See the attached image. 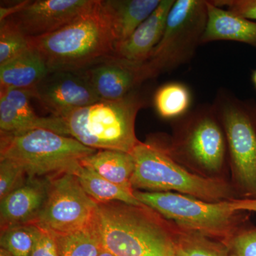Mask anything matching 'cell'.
<instances>
[{
    "label": "cell",
    "mask_w": 256,
    "mask_h": 256,
    "mask_svg": "<svg viewBox=\"0 0 256 256\" xmlns=\"http://www.w3.org/2000/svg\"><path fill=\"white\" fill-rule=\"evenodd\" d=\"M50 72L40 53L30 46L0 66V89L32 90Z\"/></svg>",
    "instance_id": "ac0fdd59"
},
{
    "label": "cell",
    "mask_w": 256,
    "mask_h": 256,
    "mask_svg": "<svg viewBox=\"0 0 256 256\" xmlns=\"http://www.w3.org/2000/svg\"><path fill=\"white\" fill-rule=\"evenodd\" d=\"M153 102L160 117L178 119L190 111L192 94L182 82H166L156 90Z\"/></svg>",
    "instance_id": "7402d4cb"
},
{
    "label": "cell",
    "mask_w": 256,
    "mask_h": 256,
    "mask_svg": "<svg viewBox=\"0 0 256 256\" xmlns=\"http://www.w3.org/2000/svg\"><path fill=\"white\" fill-rule=\"evenodd\" d=\"M95 225L102 248L114 256H173L176 226L146 205L98 203Z\"/></svg>",
    "instance_id": "6da1fadb"
},
{
    "label": "cell",
    "mask_w": 256,
    "mask_h": 256,
    "mask_svg": "<svg viewBox=\"0 0 256 256\" xmlns=\"http://www.w3.org/2000/svg\"><path fill=\"white\" fill-rule=\"evenodd\" d=\"M28 178L21 166L11 160L0 159V200L21 186Z\"/></svg>",
    "instance_id": "83f0119b"
},
{
    "label": "cell",
    "mask_w": 256,
    "mask_h": 256,
    "mask_svg": "<svg viewBox=\"0 0 256 256\" xmlns=\"http://www.w3.org/2000/svg\"><path fill=\"white\" fill-rule=\"evenodd\" d=\"M224 245L228 256H256V226L248 222Z\"/></svg>",
    "instance_id": "4316f807"
},
{
    "label": "cell",
    "mask_w": 256,
    "mask_h": 256,
    "mask_svg": "<svg viewBox=\"0 0 256 256\" xmlns=\"http://www.w3.org/2000/svg\"><path fill=\"white\" fill-rule=\"evenodd\" d=\"M134 195L166 220L223 244L249 222L248 212L234 210L230 200L208 202L174 192L139 190Z\"/></svg>",
    "instance_id": "8992f818"
},
{
    "label": "cell",
    "mask_w": 256,
    "mask_h": 256,
    "mask_svg": "<svg viewBox=\"0 0 256 256\" xmlns=\"http://www.w3.org/2000/svg\"><path fill=\"white\" fill-rule=\"evenodd\" d=\"M31 90L0 89V131L2 134H16L37 129L60 132L57 118L40 117L31 105Z\"/></svg>",
    "instance_id": "5bb4252c"
},
{
    "label": "cell",
    "mask_w": 256,
    "mask_h": 256,
    "mask_svg": "<svg viewBox=\"0 0 256 256\" xmlns=\"http://www.w3.org/2000/svg\"><path fill=\"white\" fill-rule=\"evenodd\" d=\"M80 164L96 172L110 182L134 192L131 180L134 162L130 153L116 150H97L80 160Z\"/></svg>",
    "instance_id": "ffe728a7"
},
{
    "label": "cell",
    "mask_w": 256,
    "mask_h": 256,
    "mask_svg": "<svg viewBox=\"0 0 256 256\" xmlns=\"http://www.w3.org/2000/svg\"><path fill=\"white\" fill-rule=\"evenodd\" d=\"M176 226V249L182 256H228L222 242L193 230Z\"/></svg>",
    "instance_id": "cb8c5ba5"
},
{
    "label": "cell",
    "mask_w": 256,
    "mask_h": 256,
    "mask_svg": "<svg viewBox=\"0 0 256 256\" xmlns=\"http://www.w3.org/2000/svg\"><path fill=\"white\" fill-rule=\"evenodd\" d=\"M96 0H36L20 2L5 20L28 38L48 34L72 22L88 11Z\"/></svg>",
    "instance_id": "8fae6325"
},
{
    "label": "cell",
    "mask_w": 256,
    "mask_h": 256,
    "mask_svg": "<svg viewBox=\"0 0 256 256\" xmlns=\"http://www.w3.org/2000/svg\"><path fill=\"white\" fill-rule=\"evenodd\" d=\"M134 162L131 184L134 190L176 192L208 202L237 198L238 192L218 178L194 174L175 160L164 146L140 141L130 153Z\"/></svg>",
    "instance_id": "277c9868"
},
{
    "label": "cell",
    "mask_w": 256,
    "mask_h": 256,
    "mask_svg": "<svg viewBox=\"0 0 256 256\" xmlns=\"http://www.w3.org/2000/svg\"><path fill=\"white\" fill-rule=\"evenodd\" d=\"M74 174L78 178L84 191L97 203L120 202L128 204H141L134 196V192L110 182L82 164L79 165Z\"/></svg>",
    "instance_id": "44dd1931"
},
{
    "label": "cell",
    "mask_w": 256,
    "mask_h": 256,
    "mask_svg": "<svg viewBox=\"0 0 256 256\" xmlns=\"http://www.w3.org/2000/svg\"><path fill=\"white\" fill-rule=\"evenodd\" d=\"M38 232L40 227L34 224L5 229L1 232V248L13 256H31Z\"/></svg>",
    "instance_id": "d4e9b609"
},
{
    "label": "cell",
    "mask_w": 256,
    "mask_h": 256,
    "mask_svg": "<svg viewBox=\"0 0 256 256\" xmlns=\"http://www.w3.org/2000/svg\"><path fill=\"white\" fill-rule=\"evenodd\" d=\"M146 105V99L136 90L120 100H99L58 118L63 136L84 146L131 153L140 142L134 130L136 116Z\"/></svg>",
    "instance_id": "3957f363"
},
{
    "label": "cell",
    "mask_w": 256,
    "mask_h": 256,
    "mask_svg": "<svg viewBox=\"0 0 256 256\" xmlns=\"http://www.w3.org/2000/svg\"><path fill=\"white\" fill-rule=\"evenodd\" d=\"M54 236L60 256H98L104 249L95 220L76 232Z\"/></svg>",
    "instance_id": "603a6c76"
},
{
    "label": "cell",
    "mask_w": 256,
    "mask_h": 256,
    "mask_svg": "<svg viewBox=\"0 0 256 256\" xmlns=\"http://www.w3.org/2000/svg\"><path fill=\"white\" fill-rule=\"evenodd\" d=\"M213 106L225 132L237 190L242 198H256V104L220 89Z\"/></svg>",
    "instance_id": "52a82bcc"
},
{
    "label": "cell",
    "mask_w": 256,
    "mask_h": 256,
    "mask_svg": "<svg viewBox=\"0 0 256 256\" xmlns=\"http://www.w3.org/2000/svg\"><path fill=\"white\" fill-rule=\"evenodd\" d=\"M46 178V200L34 224L54 234H66L94 223L98 203L84 191L74 173Z\"/></svg>",
    "instance_id": "30bf717a"
},
{
    "label": "cell",
    "mask_w": 256,
    "mask_h": 256,
    "mask_svg": "<svg viewBox=\"0 0 256 256\" xmlns=\"http://www.w3.org/2000/svg\"><path fill=\"white\" fill-rule=\"evenodd\" d=\"M78 72L86 79L100 100H120L148 80L143 63L114 55L104 57Z\"/></svg>",
    "instance_id": "4fadbf2b"
},
{
    "label": "cell",
    "mask_w": 256,
    "mask_h": 256,
    "mask_svg": "<svg viewBox=\"0 0 256 256\" xmlns=\"http://www.w3.org/2000/svg\"><path fill=\"white\" fill-rule=\"evenodd\" d=\"M207 22L202 44L220 40L246 44L256 48V22L206 1Z\"/></svg>",
    "instance_id": "e0dca14e"
},
{
    "label": "cell",
    "mask_w": 256,
    "mask_h": 256,
    "mask_svg": "<svg viewBox=\"0 0 256 256\" xmlns=\"http://www.w3.org/2000/svg\"><path fill=\"white\" fill-rule=\"evenodd\" d=\"M252 84H254V86H255V88L256 90V69L252 72Z\"/></svg>",
    "instance_id": "836d02e7"
},
{
    "label": "cell",
    "mask_w": 256,
    "mask_h": 256,
    "mask_svg": "<svg viewBox=\"0 0 256 256\" xmlns=\"http://www.w3.org/2000/svg\"><path fill=\"white\" fill-rule=\"evenodd\" d=\"M96 151L74 138L43 128L16 134L1 133L0 159L20 165L28 178L74 173L80 160Z\"/></svg>",
    "instance_id": "5b68a950"
},
{
    "label": "cell",
    "mask_w": 256,
    "mask_h": 256,
    "mask_svg": "<svg viewBox=\"0 0 256 256\" xmlns=\"http://www.w3.org/2000/svg\"><path fill=\"white\" fill-rule=\"evenodd\" d=\"M206 22V1L175 0L161 41L143 63L148 78H156L190 62L201 44Z\"/></svg>",
    "instance_id": "ba28073f"
},
{
    "label": "cell",
    "mask_w": 256,
    "mask_h": 256,
    "mask_svg": "<svg viewBox=\"0 0 256 256\" xmlns=\"http://www.w3.org/2000/svg\"><path fill=\"white\" fill-rule=\"evenodd\" d=\"M164 146L178 161H186L208 172H220L228 150L223 126L213 104L198 106L178 118L172 144Z\"/></svg>",
    "instance_id": "9c48e42d"
},
{
    "label": "cell",
    "mask_w": 256,
    "mask_h": 256,
    "mask_svg": "<svg viewBox=\"0 0 256 256\" xmlns=\"http://www.w3.org/2000/svg\"><path fill=\"white\" fill-rule=\"evenodd\" d=\"M0 256H13L10 252H8V250L1 248L0 249Z\"/></svg>",
    "instance_id": "1f68e13d"
},
{
    "label": "cell",
    "mask_w": 256,
    "mask_h": 256,
    "mask_svg": "<svg viewBox=\"0 0 256 256\" xmlns=\"http://www.w3.org/2000/svg\"><path fill=\"white\" fill-rule=\"evenodd\" d=\"M161 0H106L102 1L110 16L116 45L127 40L159 6Z\"/></svg>",
    "instance_id": "d6986e66"
},
{
    "label": "cell",
    "mask_w": 256,
    "mask_h": 256,
    "mask_svg": "<svg viewBox=\"0 0 256 256\" xmlns=\"http://www.w3.org/2000/svg\"><path fill=\"white\" fill-rule=\"evenodd\" d=\"M31 256H60L54 234L40 227Z\"/></svg>",
    "instance_id": "f546056e"
},
{
    "label": "cell",
    "mask_w": 256,
    "mask_h": 256,
    "mask_svg": "<svg viewBox=\"0 0 256 256\" xmlns=\"http://www.w3.org/2000/svg\"><path fill=\"white\" fill-rule=\"evenodd\" d=\"M175 0H161L152 14L127 40L116 45L114 56L136 63L149 60L164 34L170 10Z\"/></svg>",
    "instance_id": "9a60e30c"
},
{
    "label": "cell",
    "mask_w": 256,
    "mask_h": 256,
    "mask_svg": "<svg viewBox=\"0 0 256 256\" xmlns=\"http://www.w3.org/2000/svg\"><path fill=\"white\" fill-rule=\"evenodd\" d=\"M31 92L33 98L56 117L100 100L78 70L50 72Z\"/></svg>",
    "instance_id": "7c38bea8"
},
{
    "label": "cell",
    "mask_w": 256,
    "mask_h": 256,
    "mask_svg": "<svg viewBox=\"0 0 256 256\" xmlns=\"http://www.w3.org/2000/svg\"><path fill=\"white\" fill-rule=\"evenodd\" d=\"M50 72L78 70L114 55L116 37L104 2L96 0L88 11L56 31L28 38Z\"/></svg>",
    "instance_id": "7a4b0ae2"
},
{
    "label": "cell",
    "mask_w": 256,
    "mask_h": 256,
    "mask_svg": "<svg viewBox=\"0 0 256 256\" xmlns=\"http://www.w3.org/2000/svg\"><path fill=\"white\" fill-rule=\"evenodd\" d=\"M98 256H114V255H112L111 252H108V250H105V249H104V250H102L99 254V255Z\"/></svg>",
    "instance_id": "d6a6232c"
},
{
    "label": "cell",
    "mask_w": 256,
    "mask_h": 256,
    "mask_svg": "<svg viewBox=\"0 0 256 256\" xmlns=\"http://www.w3.org/2000/svg\"><path fill=\"white\" fill-rule=\"evenodd\" d=\"M173 256H182L181 255V254H180V252H178V250H176V252H174V255H173Z\"/></svg>",
    "instance_id": "e575fe53"
},
{
    "label": "cell",
    "mask_w": 256,
    "mask_h": 256,
    "mask_svg": "<svg viewBox=\"0 0 256 256\" xmlns=\"http://www.w3.org/2000/svg\"><path fill=\"white\" fill-rule=\"evenodd\" d=\"M223 8L248 20H256V0H214L212 1Z\"/></svg>",
    "instance_id": "f1b7e54d"
},
{
    "label": "cell",
    "mask_w": 256,
    "mask_h": 256,
    "mask_svg": "<svg viewBox=\"0 0 256 256\" xmlns=\"http://www.w3.org/2000/svg\"><path fill=\"white\" fill-rule=\"evenodd\" d=\"M47 186V178H28L21 186L1 200V230L33 224L46 200Z\"/></svg>",
    "instance_id": "2e32d148"
},
{
    "label": "cell",
    "mask_w": 256,
    "mask_h": 256,
    "mask_svg": "<svg viewBox=\"0 0 256 256\" xmlns=\"http://www.w3.org/2000/svg\"><path fill=\"white\" fill-rule=\"evenodd\" d=\"M1 22L0 26V66L3 65L30 48L24 36L8 20Z\"/></svg>",
    "instance_id": "484cf974"
},
{
    "label": "cell",
    "mask_w": 256,
    "mask_h": 256,
    "mask_svg": "<svg viewBox=\"0 0 256 256\" xmlns=\"http://www.w3.org/2000/svg\"><path fill=\"white\" fill-rule=\"evenodd\" d=\"M232 208L236 210L247 212H256V198H234L230 200Z\"/></svg>",
    "instance_id": "4dcf8cb0"
}]
</instances>
